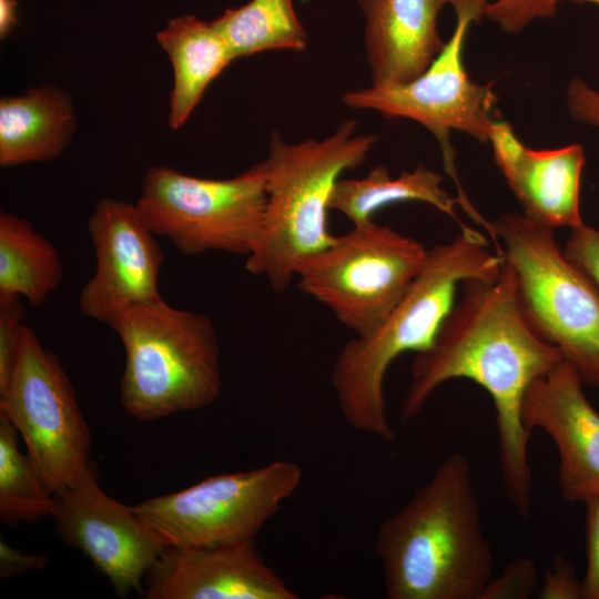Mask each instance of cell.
<instances>
[{"mask_svg":"<svg viewBox=\"0 0 599 599\" xmlns=\"http://www.w3.org/2000/svg\"><path fill=\"white\" fill-rule=\"evenodd\" d=\"M173 68L169 125H184L209 84L235 60L212 22L186 14L171 19L156 35Z\"/></svg>","mask_w":599,"mask_h":599,"instance_id":"d6986e66","label":"cell"},{"mask_svg":"<svg viewBox=\"0 0 599 599\" xmlns=\"http://www.w3.org/2000/svg\"><path fill=\"white\" fill-rule=\"evenodd\" d=\"M0 413L22 436L28 456L58 494L89 468L91 433L58 357L23 328L17 362L0 392Z\"/></svg>","mask_w":599,"mask_h":599,"instance_id":"8fae6325","label":"cell"},{"mask_svg":"<svg viewBox=\"0 0 599 599\" xmlns=\"http://www.w3.org/2000/svg\"><path fill=\"white\" fill-rule=\"evenodd\" d=\"M17 0H0V37L7 38L18 24Z\"/></svg>","mask_w":599,"mask_h":599,"instance_id":"1f68e13d","label":"cell"},{"mask_svg":"<svg viewBox=\"0 0 599 599\" xmlns=\"http://www.w3.org/2000/svg\"><path fill=\"white\" fill-rule=\"evenodd\" d=\"M48 557L38 554H26L13 549L6 541H0V577L12 578L30 571L41 570Z\"/></svg>","mask_w":599,"mask_h":599,"instance_id":"4dcf8cb0","label":"cell"},{"mask_svg":"<svg viewBox=\"0 0 599 599\" xmlns=\"http://www.w3.org/2000/svg\"><path fill=\"white\" fill-rule=\"evenodd\" d=\"M70 95L44 84L0 100V165L18 166L59 156L75 131Z\"/></svg>","mask_w":599,"mask_h":599,"instance_id":"ac0fdd59","label":"cell"},{"mask_svg":"<svg viewBox=\"0 0 599 599\" xmlns=\"http://www.w3.org/2000/svg\"><path fill=\"white\" fill-rule=\"evenodd\" d=\"M524 318L583 385L599 388V290L558 246L554 229L519 213L493 222Z\"/></svg>","mask_w":599,"mask_h":599,"instance_id":"8992f818","label":"cell"},{"mask_svg":"<svg viewBox=\"0 0 599 599\" xmlns=\"http://www.w3.org/2000/svg\"><path fill=\"white\" fill-rule=\"evenodd\" d=\"M489 143L525 215L551 229L583 224L580 180L586 156L580 144L534 150L520 142L506 121L494 122Z\"/></svg>","mask_w":599,"mask_h":599,"instance_id":"2e32d148","label":"cell"},{"mask_svg":"<svg viewBox=\"0 0 599 599\" xmlns=\"http://www.w3.org/2000/svg\"><path fill=\"white\" fill-rule=\"evenodd\" d=\"M303 477L294 461L207 477L182 490L131 506L165 547L190 548L255 540Z\"/></svg>","mask_w":599,"mask_h":599,"instance_id":"30bf717a","label":"cell"},{"mask_svg":"<svg viewBox=\"0 0 599 599\" xmlns=\"http://www.w3.org/2000/svg\"><path fill=\"white\" fill-rule=\"evenodd\" d=\"M356 121H343L323 140L287 143L273 132L265 170L266 207L260 237L245 257L246 271L284 293L300 264L335 238L328 227L329 201L341 175L362 164L378 140L358 135Z\"/></svg>","mask_w":599,"mask_h":599,"instance_id":"277c9868","label":"cell"},{"mask_svg":"<svg viewBox=\"0 0 599 599\" xmlns=\"http://www.w3.org/2000/svg\"><path fill=\"white\" fill-rule=\"evenodd\" d=\"M562 252L599 290V230L585 223L571 229Z\"/></svg>","mask_w":599,"mask_h":599,"instance_id":"4316f807","label":"cell"},{"mask_svg":"<svg viewBox=\"0 0 599 599\" xmlns=\"http://www.w3.org/2000/svg\"><path fill=\"white\" fill-rule=\"evenodd\" d=\"M63 267L55 246L31 222L0 213V295L40 306L61 284Z\"/></svg>","mask_w":599,"mask_h":599,"instance_id":"44dd1931","label":"cell"},{"mask_svg":"<svg viewBox=\"0 0 599 599\" xmlns=\"http://www.w3.org/2000/svg\"><path fill=\"white\" fill-rule=\"evenodd\" d=\"M234 59L270 50L301 52L307 35L292 0H251L212 21Z\"/></svg>","mask_w":599,"mask_h":599,"instance_id":"7402d4cb","label":"cell"},{"mask_svg":"<svg viewBox=\"0 0 599 599\" xmlns=\"http://www.w3.org/2000/svg\"><path fill=\"white\" fill-rule=\"evenodd\" d=\"M23 316L20 296L0 295V392L7 387L17 362Z\"/></svg>","mask_w":599,"mask_h":599,"instance_id":"cb8c5ba5","label":"cell"},{"mask_svg":"<svg viewBox=\"0 0 599 599\" xmlns=\"http://www.w3.org/2000/svg\"><path fill=\"white\" fill-rule=\"evenodd\" d=\"M443 176L418 164L393 177L386 166L378 164L361 179H339L329 201V209L342 213L352 224L372 222L373 215L386 205L402 202H422L455 219L454 200L441 186Z\"/></svg>","mask_w":599,"mask_h":599,"instance_id":"ffe728a7","label":"cell"},{"mask_svg":"<svg viewBox=\"0 0 599 599\" xmlns=\"http://www.w3.org/2000/svg\"><path fill=\"white\" fill-rule=\"evenodd\" d=\"M460 229L451 241L428 250L422 272L382 325L367 337H353L336 356L331 382L354 429L395 441L384 396L389 366L403 353L432 345L464 280L499 275L504 258L488 250V240L474 229Z\"/></svg>","mask_w":599,"mask_h":599,"instance_id":"3957f363","label":"cell"},{"mask_svg":"<svg viewBox=\"0 0 599 599\" xmlns=\"http://www.w3.org/2000/svg\"><path fill=\"white\" fill-rule=\"evenodd\" d=\"M567 108L576 121L599 128V92L581 78L567 85Z\"/></svg>","mask_w":599,"mask_h":599,"instance_id":"f546056e","label":"cell"},{"mask_svg":"<svg viewBox=\"0 0 599 599\" xmlns=\"http://www.w3.org/2000/svg\"><path fill=\"white\" fill-rule=\"evenodd\" d=\"M561 0H496L489 2L485 17L508 33L524 30L530 22L552 18Z\"/></svg>","mask_w":599,"mask_h":599,"instance_id":"d4e9b609","label":"cell"},{"mask_svg":"<svg viewBox=\"0 0 599 599\" xmlns=\"http://www.w3.org/2000/svg\"><path fill=\"white\" fill-rule=\"evenodd\" d=\"M427 256L428 248L414 237L372 221L306 257L295 280L354 337H367L407 293Z\"/></svg>","mask_w":599,"mask_h":599,"instance_id":"52a82bcc","label":"cell"},{"mask_svg":"<svg viewBox=\"0 0 599 599\" xmlns=\"http://www.w3.org/2000/svg\"><path fill=\"white\" fill-rule=\"evenodd\" d=\"M538 589L536 564L528 557H518L489 580L480 599H527L537 595Z\"/></svg>","mask_w":599,"mask_h":599,"instance_id":"484cf974","label":"cell"},{"mask_svg":"<svg viewBox=\"0 0 599 599\" xmlns=\"http://www.w3.org/2000/svg\"><path fill=\"white\" fill-rule=\"evenodd\" d=\"M460 286V298L434 342L413 359L400 418H414L447 380L467 378L480 385L496 412L506 496L518 514L527 518L532 501L528 459L531 432L522 424V400L532 382L562 357L524 318L514 273L505 261L496 278H467Z\"/></svg>","mask_w":599,"mask_h":599,"instance_id":"6da1fadb","label":"cell"},{"mask_svg":"<svg viewBox=\"0 0 599 599\" xmlns=\"http://www.w3.org/2000/svg\"><path fill=\"white\" fill-rule=\"evenodd\" d=\"M540 599H582L581 580L578 579L573 565L561 556H557L544 573L538 589Z\"/></svg>","mask_w":599,"mask_h":599,"instance_id":"f1b7e54d","label":"cell"},{"mask_svg":"<svg viewBox=\"0 0 599 599\" xmlns=\"http://www.w3.org/2000/svg\"><path fill=\"white\" fill-rule=\"evenodd\" d=\"M18 430L0 413V519L14 526L52 516L55 494L42 479L28 454L18 448Z\"/></svg>","mask_w":599,"mask_h":599,"instance_id":"603a6c76","label":"cell"},{"mask_svg":"<svg viewBox=\"0 0 599 599\" xmlns=\"http://www.w3.org/2000/svg\"><path fill=\"white\" fill-rule=\"evenodd\" d=\"M52 517L64 541L81 550L121 597L142 589L165 549L131 506L102 490L91 464L75 484L55 494Z\"/></svg>","mask_w":599,"mask_h":599,"instance_id":"7c38bea8","label":"cell"},{"mask_svg":"<svg viewBox=\"0 0 599 599\" xmlns=\"http://www.w3.org/2000/svg\"><path fill=\"white\" fill-rule=\"evenodd\" d=\"M576 4H592L599 7V0H568Z\"/></svg>","mask_w":599,"mask_h":599,"instance_id":"d6a6232c","label":"cell"},{"mask_svg":"<svg viewBox=\"0 0 599 599\" xmlns=\"http://www.w3.org/2000/svg\"><path fill=\"white\" fill-rule=\"evenodd\" d=\"M375 550L389 599H480L495 557L463 454L447 456L379 525Z\"/></svg>","mask_w":599,"mask_h":599,"instance_id":"7a4b0ae2","label":"cell"},{"mask_svg":"<svg viewBox=\"0 0 599 599\" xmlns=\"http://www.w3.org/2000/svg\"><path fill=\"white\" fill-rule=\"evenodd\" d=\"M88 230L97 267L80 293L84 315L108 323L129 305L161 297L158 283L164 254L135 204L101 199Z\"/></svg>","mask_w":599,"mask_h":599,"instance_id":"4fadbf2b","label":"cell"},{"mask_svg":"<svg viewBox=\"0 0 599 599\" xmlns=\"http://www.w3.org/2000/svg\"><path fill=\"white\" fill-rule=\"evenodd\" d=\"M450 0H359L372 85L410 82L441 52L437 19Z\"/></svg>","mask_w":599,"mask_h":599,"instance_id":"e0dca14e","label":"cell"},{"mask_svg":"<svg viewBox=\"0 0 599 599\" xmlns=\"http://www.w3.org/2000/svg\"><path fill=\"white\" fill-rule=\"evenodd\" d=\"M146 599H297L255 540L165 547L145 577Z\"/></svg>","mask_w":599,"mask_h":599,"instance_id":"9a60e30c","label":"cell"},{"mask_svg":"<svg viewBox=\"0 0 599 599\" xmlns=\"http://www.w3.org/2000/svg\"><path fill=\"white\" fill-rule=\"evenodd\" d=\"M106 324L125 351L120 400L130 416L152 422L219 399L221 346L206 315L159 297L122 308Z\"/></svg>","mask_w":599,"mask_h":599,"instance_id":"5b68a950","label":"cell"},{"mask_svg":"<svg viewBox=\"0 0 599 599\" xmlns=\"http://www.w3.org/2000/svg\"><path fill=\"white\" fill-rule=\"evenodd\" d=\"M582 386L562 359L532 382L521 406L524 426L541 428L557 447L559 491L569 502L599 497V412Z\"/></svg>","mask_w":599,"mask_h":599,"instance_id":"5bb4252c","label":"cell"},{"mask_svg":"<svg viewBox=\"0 0 599 599\" xmlns=\"http://www.w3.org/2000/svg\"><path fill=\"white\" fill-rule=\"evenodd\" d=\"M583 504L587 568L581 579L582 599H599V497Z\"/></svg>","mask_w":599,"mask_h":599,"instance_id":"83f0119b","label":"cell"},{"mask_svg":"<svg viewBox=\"0 0 599 599\" xmlns=\"http://www.w3.org/2000/svg\"><path fill=\"white\" fill-rule=\"evenodd\" d=\"M488 3V0L449 1L456 14L453 35L432 64L410 82L370 85L342 97L343 103L352 109L373 110L388 119L414 120L429 130L439 143L445 170L457 187V202L483 227L488 221L473 206L460 185L450 132L460 131L489 143L497 97L491 84L470 80L463 57L467 31L471 23L485 17Z\"/></svg>","mask_w":599,"mask_h":599,"instance_id":"ba28073f","label":"cell"},{"mask_svg":"<svg viewBox=\"0 0 599 599\" xmlns=\"http://www.w3.org/2000/svg\"><path fill=\"white\" fill-rule=\"evenodd\" d=\"M135 205L150 230L184 255L224 252L246 257L263 226L264 164L222 180L152 166Z\"/></svg>","mask_w":599,"mask_h":599,"instance_id":"9c48e42d","label":"cell"}]
</instances>
